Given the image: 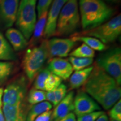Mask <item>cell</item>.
Here are the masks:
<instances>
[{"instance_id":"6da1fadb","label":"cell","mask_w":121,"mask_h":121,"mask_svg":"<svg viewBox=\"0 0 121 121\" xmlns=\"http://www.w3.org/2000/svg\"><path fill=\"white\" fill-rule=\"evenodd\" d=\"M83 86V91L105 110L109 109L121 99L120 85L96 64Z\"/></svg>"},{"instance_id":"e575fe53","label":"cell","mask_w":121,"mask_h":121,"mask_svg":"<svg viewBox=\"0 0 121 121\" xmlns=\"http://www.w3.org/2000/svg\"><path fill=\"white\" fill-rule=\"evenodd\" d=\"M0 121H5L2 107H0Z\"/></svg>"},{"instance_id":"5bb4252c","label":"cell","mask_w":121,"mask_h":121,"mask_svg":"<svg viewBox=\"0 0 121 121\" xmlns=\"http://www.w3.org/2000/svg\"><path fill=\"white\" fill-rule=\"evenodd\" d=\"M74 98L73 91H70L66 94L52 111L49 121H55L72 113L74 110Z\"/></svg>"},{"instance_id":"1f68e13d","label":"cell","mask_w":121,"mask_h":121,"mask_svg":"<svg viewBox=\"0 0 121 121\" xmlns=\"http://www.w3.org/2000/svg\"><path fill=\"white\" fill-rule=\"evenodd\" d=\"M51 114H52L51 110L45 112L37 117V118L35 119L34 121H49Z\"/></svg>"},{"instance_id":"74e56055","label":"cell","mask_w":121,"mask_h":121,"mask_svg":"<svg viewBox=\"0 0 121 121\" xmlns=\"http://www.w3.org/2000/svg\"><path fill=\"white\" fill-rule=\"evenodd\" d=\"M117 121L113 120V119H110V121Z\"/></svg>"},{"instance_id":"ba28073f","label":"cell","mask_w":121,"mask_h":121,"mask_svg":"<svg viewBox=\"0 0 121 121\" xmlns=\"http://www.w3.org/2000/svg\"><path fill=\"white\" fill-rule=\"evenodd\" d=\"M26 91V79L23 76L20 77L8 85L4 90L2 105H16L23 103Z\"/></svg>"},{"instance_id":"83f0119b","label":"cell","mask_w":121,"mask_h":121,"mask_svg":"<svg viewBox=\"0 0 121 121\" xmlns=\"http://www.w3.org/2000/svg\"><path fill=\"white\" fill-rule=\"evenodd\" d=\"M54 105L55 107L67 94V86L65 84H61L54 90Z\"/></svg>"},{"instance_id":"30bf717a","label":"cell","mask_w":121,"mask_h":121,"mask_svg":"<svg viewBox=\"0 0 121 121\" xmlns=\"http://www.w3.org/2000/svg\"><path fill=\"white\" fill-rule=\"evenodd\" d=\"M19 1L0 0V29H7L14 24Z\"/></svg>"},{"instance_id":"4fadbf2b","label":"cell","mask_w":121,"mask_h":121,"mask_svg":"<svg viewBox=\"0 0 121 121\" xmlns=\"http://www.w3.org/2000/svg\"><path fill=\"white\" fill-rule=\"evenodd\" d=\"M48 69L52 73L62 80H66L69 78L73 69L69 60L58 57L51 58L48 62Z\"/></svg>"},{"instance_id":"7a4b0ae2","label":"cell","mask_w":121,"mask_h":121,"mask_svg":"<svg viewBox=\"0 0 121 121\" xmlns=\"http://www.w3.org/2000/svg\"><path fill=\"white\" fill-rule=\"evenodd\" d=\"M78 4L83 30L99 26L109 20L114 13V9L102 0H78Z\"/></svg>"},{"instance_id":"2e32d148","label":"cell","mask_w":121,"mask_h":121,"mask_svg":"<svg viewBox=\"0 0 121 121\" xmlns=\"http://www.w3.org/2000/svg\"><path fill=\"white\" fill-rule=\"evenodd\" d=\"M6 37L14 51H20L25 49L28 44V40L24 35L17 29L10 28L6 31Z\"/></svg>"},{"instance_id":"484cf974","label":"cell","mask_w":121,"mask_h":121,"mask_svg":"<svg viewBox=\"0 0 121 121\" xmlns=\"http://www.w3.org/2000/svg\"><path fill=\"white\" fill-rule=\"evenodd\" d=\"M62 81V80L61 78L51 72L45 81L44 91H49L55 90L61 84Z\"/></svg>"},{"instance_id":"cb8c5ba5","label":"cell","mask_w":121,"mask_h":121,"mask_svg":"<svg viewBox=\"0 0 121 121\" xmlns=\"http://www.w3.org/2000/svg\"><path fill=\"white\" fill-rule=\"evenodd\" d=\"M45 100V91L43 90L32 89L29 93L28 102L31 105H35Z\"/></svg>"},{"instance_id":"ffe728a7","label":"cell","mask_w":121,"mask_h":121,"mask_svg":"<svg viewBox=\"0 0 121 121\" xmlns=\"http://www.w3.org/2000/svg\"><path fill=\"white\" fill-rule=\"evenodd\" d=\"M52 107V104L47 101H44L33 105L27 113L26 121H34L40 114L51 110Z\"/></svg>"},{"instance_id":"d590c367","label":"cell","mask_w":121,"mask_h":121,"mask_svg":"<svg viewBox=\"0 0 121 121\" xmlns=\"http://www.w3.org/2000/svg\"><path fill=\"white\" fill-rule=\"evenodd\" d=\"M4 90L2 88H0V107H2V96Z\"/></svg>"},{"instance_id":"7402d4cb","label":"cell","mask_w":121,"mask_h":121,"mask_svg":"<svg viewBox=\"0 0 121 121\" xmlns=\"http://www.w3.org/2000/svg\"><path fill=\"white\" fill-rule=\"evenodd\" d=\"M95 51L89 47L85 44L82 43L79 47L72 51L69 56L70 57H78V58H93L95 56Z\"/></svg>"},{"instance_id":"9a60e30c","label":"cell","mask_w":121,"mask_h":121,"mask_svg":"<svg viewBox=\"0 0 121 121\" xmlns=\"http://www.w3.org/2000/svg\"><path fill=\"white\" fill-rule=\"evenodd\" d=\"M5 121H26L27 113L24 103L16 105H3Z\"/></svg>"},{"instance_id":"4316f807","label":"cell","mask_w":121,"mask_h":121,"mask_svg":"<svg viewBox=\"0 0 121 121\" xmlns=\"http://www.w3.org/2000/svg\"><path fill=\"white\" fill-rule=\"evenodd\" d=\"M13 68V63L10 61H0V81L9 78Z\"/></svg>"},{"instance_id":"44dd1931","label":"cell","mask_w":121,"mask_h":121,"mask_svg":"<svg viewBox=\"0 0 121 121\" xmlns=\"http://www.w3.org/2000/svg\"><path fill=\"white\" fill-rule=\"evenodd\" d=\"M71 38L76 42H82L94 51H103L107 49L105 44L95 38L87 36H72Z\"/></svg>"},{"instance_id":"8992f818","label":"cell","mask_w":121,"mask_h":121,"mask_svg":"<svg viewBox=\"0 0 121 121\" xmlns=\"http://www.w3.org/2000/svg\"><path fill=\"white\" fill-rule=\"evenodd\" d=\"M37 0H21L16 14V25L27 40H30L37 22Z\"/></svg>"},{"instance_id":"d6a6232c","label":"cell","mask_w":121,"mask_h":121,"mask_svg":"<svg viewBox=\"0 0 121 121\" xmlns=\"http://www.w3.org/2000/svg\"><path fill=\"white\" fill-rule=\"evenodd\" d=\"M55 121H76V116L73 112L69 113L67 116H65L64 117L57 119Z\"/></svg>"},{"instance_id":"ac0fdd59","label":"cell","mask_w":121,"mask_h":121,"mask_svg":"<svg viewBox=\"0 0 121 121\" xmlns=\"http://www.w3.org/2000/svg\"><path fill=\"white\" fill-rule=\"evenodd\" d=\"M48 11L44 12L39 17H38V20H37L35 25L32 35L30 39V45L31 46H35L36 44L39 42L44 36L47 19Z\"/></svg>"},{"instance_id":"5b68a950","label":"cell","mask_w":121,"mask_h":121,"mask_svg":"<svg viewBox=\"0 0 121 121\" xmlns=\"http://www.w3.org/2000/svg\"><path fill=\"white\" fill-rule=\"evenodd\" d=\"M121 33V15L119 13L91 29L75 33L72 36H87L99 39L104 44L112 43L117 39Z\"/></svg>"},{"instance_id":"9c48e42d","label":"cell","mask_w":121,"mask_h":121,"mask_svg":"<svg viewBox=\"0 0 121 121\" xmlns=\"http://www.w3.org/2000/svg\"><path fill=\"white\" fill-rule=\"evenodd\" d=\"M76 43L71 38H53L47 40L48 57L63 58L69 56Z\"/></svg>"},{"instance_id":"d6986e66","label":"cell","mask_w":121,"mask_h":121,"mask_svg":"<svg viewBox=\"0 0 121 121\" xmlns=\"http://www.w3.org/2000/svg\"><path fill=\"white\" fill-rule=\"evenodd\" d=\"M17 59L16 54L11 45L0 31V60L10 61Z\"/></svg>"},{"instance_id":"603a6c76","label":"cell","mask_w":121,"mask_h":121,"mask_svg":"<svg viewBox=\"0 0 121 121\" xmlns=\"http://www.w3.org/2000/svg\"><path fill=\"white\" fill-rule=\"evenodd\" d=\"M69 61L72 65L73 71H79L90 67L93 63V58H78L70 57Z\"/></svg>"},{"instance_id":"3957f363","label":"cell","mask_w":121,"mask_h":121,"mask_svg":"<svg viewBox=\"0 0 121 121\" xmlns=\"http://www.w3.org/2000/svg\"><path fill=\"white\" fill-rule=\"evenodd\" d=\"M80 24L78 0H67L59 15L54 35L60 37L73 34Z\"/></svg>"},{"instance_id":"f546056e","label":"cell","mask_w":121,"mask_h":121,"mask_svg":"<svg viewBox=\"0 0 121 121\" xmlns=\"http://www.w3.org/2000/svg\"><path fill=\"white\" fill-rule=\"evenodd\" d=\"M53 0H38L37 7L38 17L44 12L48 11Z\"/></svg>"},{"instance_id":"d4e9b609","label":"cell","mask_w":121,"mask_h":121,"mask_svg":"<svg viewBox=\"0 0 121 121\" xmlns=\"http://www.w3.org/2000/svg\"><path fill=\"white\" fill-rule=\"evenodd\" d=\"M50 73H51V71L48 69V68L42 69L35 77L34 83V88L38 90L44 91L45 81Z\"/></svg>"},{"instance_id":"52a82bcc","label":"cell","mask_w":121,"mask_h":121,"mask_svg":"<svg viewBox=\"0 0 121 121\" xmlns=\"http://www.w3.org/2000/svg\"><path fill=\"white\" fill-rule=\"evenodd\" d=\"M95 64L112 77L121 85V49L120 47H114L106 50L98 56Z\"/></svg>"},{"instance_id":"836d02e7","label":"cell","mask_w":121,"mask_h":121,"mask_svg":"<svg viewBox=\"0 0 121 121\" xmlns=\"http://www.w3.org/2000/svg\"><path fill=\"white\" fill-rule=\"evenodd\" d=\"M95 121H109V118L107 115L105 114V113L104 112Z\"/></svg>"},{"instance_id":"277c9868","label":"cell","mask_w":121,"mask_h":121,"mask_svg":"<svg viewBox=\"0 0 121 121\" xmlns=\"http://www.w3.org/2000/svg\"><path fill=\"white\" fill-rule=\"evenodd\" d=\"M48 57L47 39L39 45H35L27 49L22 60V68L27 78L32 82L43 68Z\"/></svg>"},{"instance_id":"4dcf8cb0","label":"cell","mask_w":121,"mask_h":121,"mask_svg":"<svg viewBox=\"0 0 121 121\" xmlns=\"http://www.w3.org/2000/svg\"><path fill=\"white\" fill-rule=\"evenodd\" d=\"M104 112L102 110L94 112L89 114H87L81 117H78L76 121H95L100 116H101Z\"/></svg>"},{"instance_id":"7c38bea8","label":"cell","mask_w":121,"mask_h":121,"mask_svg":"<svg viewBox=\"0 0 121 121\" xmlns=\"http://www.w3.org/2000/svg\"><path fill=\"white\" fill-rule=\"evenodd\" d=\"M67 0H53L48 11L46 25L44 33L45 38H49L54 35L57 22L62 9Z\"/></svg>"},{"instance_id":"f1b7e54d","label":"cell","mask_w":121,"mask_h":121,"mask_svg":"<svg viewBox=\"0 0 121 121\" xmlns=\"http://www.w3.org/2000/svg\"><path fill=\"white\" fill-rule=\"evenodd\" d=\"M110 119L117 121H121V100L119 99L110 109L108 113Z\"/></svg>"},{"instance_id":"8fae6325","label":"cell","mask_w":121,"mask_h":121,"mask_svg":"<svg viewBox=\"0 0 121 121\" xmlns=\"http://www.w3.org/2000/svg\"><path fill=\"white\" fill-rule=\"evenodd\" d=\"M101 110L100 105L84 91H78L74 98V114L78 117Z\"/></svg>"},{"instance_id":"8d00e7d4","label":"cell","mask_w":121,"mask_h":121,"mask_svg":"<svg viewBox=\"0 0 121 121\" xmlns=\"http://www.w3.org/2000/svg\"><path fill=\"white\" fill-rule=\"evenodd\" d=\"M107 1H110V2H117V1H118L119 0H107Z\"/></svg>"},{"instance_id":"e0dca14e","label":"cell","mask_w":121,"mask_h":121,"mask_svg":"<svg viewBox=\"0 0 121 121\" xmlns=\"http://www.w3.org/2000/svg\"><path fill=\"white\" fill-rule=\"evenodd\" d=\"M93 69V66L86 68L79 71H76L69 77L70 90L80 88L84 85Z\"/></svg>"}]
</instances>
